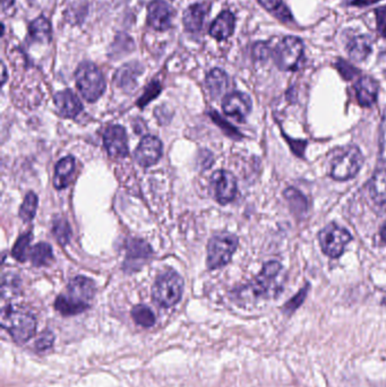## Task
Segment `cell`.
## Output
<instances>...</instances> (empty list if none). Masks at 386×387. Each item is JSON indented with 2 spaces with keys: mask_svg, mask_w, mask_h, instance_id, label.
Here are the masks:
<instances>
[{
  "mask_svg": "<svg viewBox=\"0 0 386 387\" xmlns=\"http://www.w3.org/2000/svg\"><path fill=\"white\" fill-rule=\"evenodd\" d=\"M95 284L87 277H75L66 288V291L58 295L55 308L64 316H74L89 309L94 298Z\"/></svg>",
  "mask_w": 386,
  "mask_h": 387,
  "instance_id": "obj_1",
  "label": "cell"
},
{
  "mask_svg": "<svg viewBox=\"0 0 386 387\" xmlns=\"http://www.w3.org/2000/svg\"><path fill=\"white\" fill-rule=\"evenodd\" d=\"M1 325L20 344L29 341L36 331V316L25 308L13 305L1 310Z\"/></svg>",
  "mask_w": 386,
  "mask_h": 387,
  "instance_id": "obj_2",
  "label": "cell"
},
{
  "mask_svg": "<svg viewBox=\"0 0 386 387\" xmlns=\"http://www.w3.org/2000/svg\"><path fill=\"white\" fill-rule=\"evenodd\" d=\"M283 266L279 262L271 261L266 263L261 273L248 284L244 289L239 292L241 299H268L276 297L279 292V286L276 284V279L279 277Z\"/></svg>",
  "mask_w": 386,
  "mask_h": 387,
  "instance_id": "obj_3",
  "label": "cell"
},
{
  "mask_svg": "<svg viewBox=\"0 0 386 387\" xmlns=\"http://www.w3.org/2000/svg\"><path fill=\"white\" fill-rule=\"evenodd\" d=\"M364 155L359 147L348 145L336 149L330 162V177L336 182L354 178L363 167Z\"/></svg>",
  "mask_w": 386,
  "mask_h": 387,
  "instance_id": "obj_4",
  "label": "cell"
},
{
  "mask_svg": "<svg viewBox=\"0 0 386 387\" xmlns=\"http://www.w3.org/2000/svg\"><path fill=\"white\" fill-rule=\"evenodd\" d=\"M184 291V280L177 272L169 270L159 275L152 289V298L160 307L170 308L178 304Z\"/></svg>",
  "mask_w": 386,
  "mask_h": 387,
  "instance_id": "obj_5",
  "label": "cell"
},
{
  "mask_svg": "<svg viewBox=\"0 0 386 387\" xmlns=\"http://www.w3.org/2000/svg\"><path fill=\"white\" fill-rule=\"evenodd\" d=\"M78 91L87 101L95 102L106 91V81L100 69L94 64L82 63L75 72Z\"/></svg>",
  "mask_w": 386,
  "mask_h": 387,
  "instance_id": "obj_6",
  "label": "cell"
},
{
  "mask_svg": "<svg viewBox=\"0 0 386 387\" xmlns=\"http://www.w3.org/2000/svg\"><path fill=\"white\" fill-rule=\"evenodd\" d=\"M238 247V238L231 233L214 235L208 244L206 265L210 270L226 266Z\"/></svg>",
  "mask_w": 386,
  "mask_h": 387,
  "instance_id": "obj_7",
  "label": "cell"
},
{
  "mask_svg": "<svg viewBox=\"0 0 386 387\" xmlns=\"http://www.w3.org/2000/svg\"><path fill=\"white\" fill-rule=\"evenodd\" d=\"M352 240V235L345 228L336 224H327L318 233V242L327 256L336 258L341 256L345 246Z\"/></svg>",
  "mask_w": 386,
  "mask_h": 387,
  "instance_id": "obj_8",
  "label": "cell"
},
{
  "mask_svg": "<svg viewBox=\"0 0 386 387\" xmlns=\"http://www.w3.org/2000/svg\"><path fill=\"white\" fill-rule=\"evenodd\" d=\"M303 56V42L296 36H285L274 50L276 65L281 71L297 69Z\"/></svg>",
  "mask_w": 386,
  "mask_h": 387,
  "instance_id": "obj_9",
  "label": "cell"
},
{
  "mask_svg": "<svg viewBox=\"0 0 386 387\" xmlns=\"http://www.w3.org/2000/svg\"><path fill=\"white\" fill-rule=\"evenodd\" d=\"M210 184L214 198L220 204H228L235 200L237 195V180L231 173L227 170H217L212 175Z\"/></svg>",
  "mask_w": 386,
  "mask_h": 387,
  "instance_id": "obj_10",
  "label": "cell"
},
{
  "mask_svg": "<svg viewBox=\"0 0 386 387\" xmlns=\"http://www.w3.org/2000/svg\"><path fill=\"white\" fill-rule=\"evenodd\" d=\"M152 251L148 242L141 239H133L127 242V253L124 262V271L126 273H135L140 271L145 263L151 258Z\"/></svg>",
  "mask_w": 386,
  "mask_h": 387,
  "instance_id": "obj_11",
  "label": "cell"
},
{
  "mask_svg": "<svg viewBox=\"0 0 386 387\" xmlns=\"http://www.w3.org/2000/svg\"><path fill=\"white\" fill-rule=\"evenodd\" d=\"M162 153H164V146L161 140L153 135H146L137 146L135 151V160L141 167L150 168L160 161Z\"/></svg>",
  "mask_w": 386,
  "mask_h": 387,
  "instance_id": "obj_12",
  "label": "cell"
},
{
  "mask_svg": "<svg viewBox=\"0 0 386 387\" xmlns=\"http://www.w3.org/2000/svg\"><path fill=\"white\" fill-rule=\"evenodd\" d=\"M103 144L111 158L122 159L127 156V134L122 126H109L103 133Z\"/></svg>",
  "mask_w": 386,
  "mask_h": 387,
  "instance_id": "obj_13",
  "label": "cell"
},
{
  "mask_svg": "<svg viewBox=\"0 0 386 387\" xmlns=\"http://www.w3.org/2000/svg\"><path fill=\"white\" fill-rule=\"evenodd\" d=\"M222 109L227 116L235 118L237 122H244L252 111V100L245 93H230L223 98Z\"/></svg>",
  "mask_w": 386,
  "mask_h": 387,
  "instance_id": "obj_14",
  "label": "cell"
},
{
  "mask_svg": "<svg viewBox=\"0 0 386 387\" xmlns=\"http://www.w3.org/2000/svg\"><path fill=\"white\" fill-rule=\"evenodd\" d=\"M173 9L164 0H155L150 3L148 23L157 31H166L171 27Z\"/></svg>",
  "mask_w": 386,
  "mask_h": 387,
  "instance_id": "obj_15",
  "label": "cell"
},
{
  "mask_svg": "<svg viewBox=\"0 0 386 387\" xmlns=\"http://www.w3.org/2000/svg\"><path fill=\"white\" fill-rule=\"evenodd\" d=\"M54 101L57 111L64 118H75L83 110L82 102L71 89H64L57 93Z\"/></svg>",
  "mask_w": 386,
  "mask_h": 387,
  "instance_id": "obj_16",
  "label": "cell"
},
{
  "mask_svg": "<svg viewBox=\"0 0 386 387\" xmlns=\"http://www.w3.org/2000/svg\"><path fill=\"white\" fill-rule=\"evenodd\" d=\"M357 98L362 107H371L378 101V83L371 76L360 78L355 85Z\"/></svg>",
  "mask_w": 386,
  "mask_h": 387,
  "instance_id": "obj_17",
  "label": "cell"
},
{
  "mask_svg": "<svg viewBox=\"0 0 386 387\" xmlns=\"http://www.w3.org/2000/svg\"><path fill=\"white\" fill-rule=\"evenodd\" d=\"M235 16L231 12L226 10V12L221 13L220 15L214 20L210 27V34L213 36L214 39L219 40V41L228 39L235 31Z\"/></svg>",
  "mask_w": 386,
  "mask_h": 387,
  "instance_id": "obj_18",
  "label": "cell"
},
{
  "mask_svg": "<svg viewBox=\"0 0 386 387\" xmlns=\"http://www.w3.org/2000/svg\"><path fill=\"white\" fill-rule=\"evenodd\" d=\"M373 48V40L371 36H356L350 38V40L347 43V51L351 59L355 61H364V60L369 56Z\"/></svg>",
  "mask_w": 386,
  "mask_h": 387,
  "instance_id": "obj_19",
  "label": "cell"
},
{
  "mask_svg": "<svg viewBox=\"0 0 386 387\" xmlns=\"http://www.w3.org/2000/svg\"><path fill=\"white\" fill-rule=\"evenodd\" d=\"M75 171V159L66 156L62 159L55 168L54 186L57 189H64L71 184Z\"/></svg>",
  "mask_w": 386,
  "mask_h": 387,
  "instance_id": "obj_20",
  "label": "cell"
},
{
  "mask_svg": "<svg viewBox=\"0 0 386 387\" xmlns=\"http://www.w3.org/2000/svg\"><path fill=\"white\" fill-rule=\"evenodd\" d=\"M208 13V8L202 3H195L188 7L184 13L185 29L190 33H197L202 30L205 16Z\"/></svg>",
  "mask_w": 386,
  "mask_h": 387,
  "instance_id": "obj_21",
  "label": "cell"
},
{
  "mask_svg": "<svg viewBox=\"0 0 386 387\" xmlns=\"http://www.w3.org/2000/svg\"><path fill=\"white\" fill-rule=\"evenodd\" d=\"M142 73V68L137 64L122 66L115 76V81L119 87L125 91H131L136 87V78Z\"/></svg>",
  "mask_w": 386,
  "mask_h": 387,
  "instance_id": "obj_22",
  "label": "cell"
},
{
  "mask_svg": "<svg viewBox=\"0 0 386 387\" xmlns=\"http://www.w3.org/2000/svg\"><path fill=\"white\" fill-rule=\"evenodd\" d=\"M228 75L222 69L214 68L206 76V87L212 98H219L228 89Z\"/></svg>",
  "mask_w": 386,
  "mask_h": 387,
  "instance_id": "obj_23",
  "label": "cell"
},
{
  "mask_svg": "<svg viewBox=\"0 0 386 387\" xmlns=\"http://www.w3.org/2000/svg\"><path fill=\"white\" fill-rule=\"evenodd\" d=\"M369 195L376 204H386V169H380L374 173L369 184Z\"/></svg>",
  "mask_w": 386,
  "mask_h": 387,
  "instance_id": "obj_24",
  "label": "cell"
},
{
  "mask_svg": "<svg viewBox=\"0 0 386 387\" xmlns=\"http://www.w3.org/2000/svg\"><path fill=\"white\" fill-rule=\"evenodd\" d=\"M283 195L285 200H288L289 206L294 215L301 217L306 213L308 210V202L306 197L303 196V194L298 191L297 188H287Z\"/></svg>",
  "mask_w": 386,
  "mask_h": 387,
  "instance_id": "obj_25",
  "label": "cell"
},
{
  "mask_svg": "<svg viewBox=\"0 0 386 387\" xmlns=\"http://www.w3.org/2000/svg\"><path fill=\"white\" fill-rule=\"evenodd\" d=\"M29 256L33 265L41 268V266L49 265L52 262L54 253L50 244L47 242H40L31 248Z\"/></svg>",
  "mask_w": 386,
  "mask_h": 387,
  "instance_id": "obj_26",
  "label": "cell"
},
{
  "mask_svg": "<svg viewBox=\"0 0 386 387\" xmlns=\"http://www.w3.org/2000/svg\"><path fill=\"white\" fill-rule=\"evenodd\" d=\"M31 38L36 41L48 42L51 39V25L47 18H36L29 27Z\"/></svg>",
  "mask_w": 386,
  "mask_h": 387,
  "instance_id": "obj_27",
  "label": "cell"
},
{
  "mask_svg": "<svg viewBox=\"0 0 386 387\" xmlns=\"http://www.w3.org/2000/svg\"><path fill=\"white\" fill-rule=\"evenodd\" d=\"M131 317L134 322L143 328H152L155 324V316L149 307L137 305L131 309Z\"/></svg>",
  "mask_w": 386,
  "mask_h": 387,
  "instance_id": "obj_28",
  "label": "cell"
},
{
  "mask_svg": "<svg viewBox=\"0 0 386 387\" xmlns=\"http://www.w3.org/2000/svg\"><path fill=\"white\" fill-rule=\"evenodd\" d=\"M38 209V196L33 191L27 194L20 209V217L24 222H30L36 217Z\"/></svg>",
  "mask_w": 386,
  "mask_h": 387,
  "instance_id": "obj_29",
  "label": "cell"
},
{
  "mask_svg": "<svg viewBox=\"0 0 386 387\" xmlns=\"http://www.w3.org/2000/svg\"><path fill=\"white\" fill-rule=\"evenodd\" d=\"M31 240H32V233H25V235H22L14 244L12 255L18 262L27 261V255L30 253L29 247H30Z\"/></svg>",
  "mask_w": 386,
  "mask_h": 387,
  "instance_id": "obj_30",
  "label": "cell"
},
{
  "mask_svg": "<svg viewBox=\"0 0 386 387\" xmlns=\"http://www.w3.org/2000/svg\"><path fill=\"white\" fill-rule=\"evenodd\" d=\"M52 233L62 246L69 244L71 238V230L65 219H57L52 224Z\"/></svg>",
  "mask_w": 386,
  "mask_h": 387,
  "instance_id": "obj_31",
  "label": "cell"
},
{
  "mask_svg": "<svg viewBox=\"0 0 386 387\" xmlns=\"http://www.w3.org/2000/svg\"><path fill=\"white\" fill-rule=\"evenodd\" d=\"M309 284L301 288L299 291L297 292V295H294L290 300L285 302V306L283 307V312L285 315L292 316L296 310L303 305V301L306 299L307 295H308Z\"/></svg>",
  "mask_w": 386,
  "mask_h": 387,
  "instance_id": "obj_32",
  "label": "cell"
},
{
  "mask_svg": "<svg viewBox=\"0 0 386 387\" xmlns=\"http://www.w3.org/2000/svg\"><path fill=\"white\" fill-rule=\"evenodd\" d=\"M160 92V84H159L158 82H152L149 87H146L145 92L141 96L137 105H140V107H144V105H148L150 101H152L153 98H157Z\"/></svg>",
  "mask_w": 386,
  "mask_h": 387,
  "instance_id": "obj_33",
  "label": "cell"
},
{
  "mask_svg": "<svg viewBox=\"0 0 386 387\" xmlns=\"http://www.w3.org/2000/svg\"><path fill=\"white\" fill-rule=\"evenodd\" d=\"M378 146H380V161L386 163V108L384 109L383 116L380 120Z\"/></svg>",
  "mask_w": 386,
  "mask_h": 387,
  "instance_id": "obj_34",
  "label": "cell"
},
{
  "mask_svg": "<svg viewBox=\"0 0 386 387\" xmlns=\"http://www.w3.org/2000/svg\"><path fill=\"white\" fill-rule=\"evenodd\" d=\"M211 116L212 118H213L214 122H215L217 125L220 126L221 129H222L223 131H226L227 134H228V136L234 138H241V135L238 133L237 129H234L230 124L224 122V120H223L222 118L217 115V113H211Z\"/></svg>",
  "mask_w": 386,
  "mask_h": 387,
  "instance_id": "obj_35",
  "label": "cell"
},
{
  "mask_svg": "<svg viewBox=\"0 0 386 387\" xmlns=\"http://www.w3.org/2000/svg\"><path fill=\"white\" fill-rule=\"evenodd\" d=\"M336 68L339 71L340 74L342 75V78H345V80H352L359 73V71H357L354 66L345 63V60H339L336 63Z\"/></svg>",
  "mask_w": 386,
  "mask_h": 387,
  "instance_id": "obj_36",
  "label": "cell"
},
{
  "mask_svg": "<svg viewBox=\"0 0 386 387\" xmlns=\"http://www.w3.org/2000/svg\"><path fill=\"white\" fill-rule=\"evenodd\" d=\"M54 341L55 335L52 334V332H43V333L41 334V337H39V339L36 341V348H38V350H40V351H42V350H47V349L52 346Z\"/></svg>",
  "mask_w": 386,
  "mask_h": 387,
  "instance_id": "obj_37",
  "label": "cell"
},
{
  "mask_svg": "<svg viewBox=\"0 0 386 387\" xmlns=\"http://www.w3.org/2000/svg\"><path fill=\"white\" fill-rule=\"evenodd\" d=\"M376 22H378V31L380 36L386 38V6L380 7L376 12Z\"/></svg>",
  "mask_w": 386,
  "mask_h": 387,
  "instance_id": "obj_38",
  "label": "cell"
},
{
  "mask_svg": "<svg viewBox=\"0 0 386 387\" xmlns=\"http://www.w3.org/2000/svg\"><path fill=\"white\" fill-rule=\"evenodd\" d=\"M259 3L270 12L279 13L287 9L283 7V0H259Z\"/></svg>",
  "mask_w": 386,
  "mask_h": 387,
  "instance_id": "obj_39",
  "label": "cell"
},
{
  "mask_svg": "<svg viewBox=\"0 0 386 387\" xmlns=\"http://www.w3.org/2000/svg\"><path fill=\"white\" fill-rule=\"evenodd\" d=\"M270 52L268 45H263V43L256 45L255 49H254V54H255L256 58H259V59H266Z\"/></svg>",
  "mask_w": 386,
  "mask_h": 387,
  "instance_id": "obj_40",
  "label": "cell"
},
{
  "mask_svg": "<svg viewBox=\"0 0 386 387\" xmlns=\"http://www.w3.org/2000/svg\"><path fill=\"white\" fill-rule=\"evenodd\" d=\"M378 1H380V0H354L352 3H351V5H355V6H369V5H371V3H378Z\"/></svg>",
  "mask_w": 386,
  "mask_h": 387,
  "instance_id": "obj_41",
  "label": "cell"
},
{
  "mask_svg": "<svg viewBox=\"0 0 386 387\" xmlns=\"http://www.w3.org/2000/svg\"><path fill=\"white\" fill-rule=\"evenodd\" d=\"M14 3H15V0H1V8L3 10H6V9L10 8Z\"/></svg>",
  "mask_w": 386,
  "mask_h": 387,
  "instance_id": "obj_42",
  "label": "cell"
},
{
  "mask_svg": "<svg viewBox=\"0 0 386 387\" xmlns=\"http://www.w3.org/2000/svg\"><path fill=\"white\" fill-rule=\"evenodd\" d=\"M380 238H382V240H383V242H385L386 244V221L384 222L383 226H382V228H380Z\"/></svg>",
  "mask_w": 386,
  "mask_h": 387,
  "instance_id": "obj_43",
  "label": "cell"
},
{
  "mask_svg": "<svg viewBox=\"0 0 386 387\" xmlns=\"http://www.w3.org/2000/svg\"><path fill=\"white\" fill-rule=\"evenodd\" d=\"M6 81V68H5V65L3 64V83H5Z\"/></svg>",
  "mask_w": 386,
  "mask_h": 387,
  "instance_id": "obj_44",
  "label": "cell"
}]
</instances>
